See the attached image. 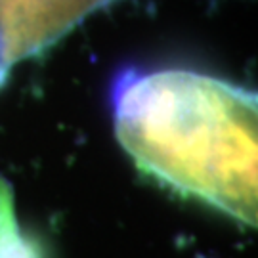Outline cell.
<instances>
[{"mask_svg": "<svg viewBox=\"0 0 258 258\" xmlns=\"http://www.w3.org/2000/svg\"><path fill=\"white\" fill-rule=\"evenodd\" d=\"M113 113L117 140L144 172L256 226V94L180 69L126 75Z\"/></svg>", "mask_w": 258, "mask_h": 258, "instance_id": "6da1fadb", "label": "cell"}, {"mask_svg": "<svg viewBox=\"0 0 258 258\" xmlns=\"http://www.w3.org/2000/svg\"><path fill=\"white\" fill-rule=\"evenodd\" d=\"M103 0H0V27L16 63L65 35Z\"/></svg>", "mask_w": 258, "mask_h": 258, "instance_id": "7a4b0ae2", "label": "cell"}, {"mask_svg": "<svg viewBox=\"0 0 258 258\" xmlns=\"http://www.w3.org/2000/svg\"><path fill=\"white\" fill-rule=\"evenodd\" d=\"M0 258H44L40 243L21 228L16 195L4 178H0Z\"/></svg>", "mask_w": 258, "mask_h": 258, "instance_id": "3957f363", "label": "cell"}]
</instances>
